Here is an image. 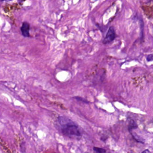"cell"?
I'll return each mask as SVG.
<instances>
[{"label":"cell","instance_id":"2","mask_svg":"<svg viewBox=\"0 0 153 153\" xmlns=\"http://www.w3.org/2000/svg\"><path fill=\"white\" fill-rule=\"evenodd\" d=\"M116 31L114 30V28L113 27H110L107 33V35L105 37V38L103 40L104 44H108L111 42L116 38Z\"/></svg>","mask_w":153,"mask_h":153},{"label":"cell","instance_id":"8","mask_svg":"<svg viewBox=\"0 0 153 153\" xmlns=\"http://www.w3.org/2000/svg\"><path fill=\"white\" fill-rule=\"evenodd\" d=\"M142 153H151V152H150L149 150H148V149H145V150H144L143 151H142Z\"/></svg>","mask_w":153,"mask_h":153},{"label":"cell","instance_id":"5","mask_svg":"<svg viewBox=\"0 0 153 153\" xmlns=\"http://www.w3.org/2000/svg\"><path fill=\"white\" fill-rule=\"evenodd\" d=\"M137 127V125L135 123V122L133 120H131L130 122V124H129V132H130L132 130H133V129Z\"/></svg>","mask_w":153,"mask_h":153},{"label":"cell","instance_id":"1","mask_svg":"<svg viewBox=\"0 0 153 153\" xmlns=\"http://www.w3.org/2000/svg\"><path fill=\"white\" fill-rule=\"evenodd\" d=\"M62 133L71 138H79L81 134L78 126L71 119L66 117H60L58 119Z\"/></svg>","mask_w":153,"mask_h":153},{"label":"cell","instance_id":"6","mask_svg":"<svg viewBox=\"0 0 153 153\" xmlns=\"http://www.w3.org/2000/svg\"><path fill=\"white\" fill-rule=\"evenodd\" d=\"M146 59H147V61L149 62V61H153V55H149L147 56L146 58Z\"/></svg>","mask_w":153,"mask_h":153},{"label":"cell","instance_id":"7","mask_svg":"<svg viewBox=\"0 0 153 153\" xmlns=\"http://www.w3.org/2000/svg\"><path fill=\"white\" fill-rule=\"evenodd\" d=\"M75 99H77L78 100H80V101H82V102H86V103H88V102L86 100H84V99L81 98V97H75Z\"/></svg>","mask_w":153,"mask_h":153},{"label":"cell","instance_id":"9","mask_svg":"<svg viewBox=\"0 0 153 153\" xmlns=\"http://www.w3.org/2000/svg\"><path fill=\"white\" fill-rule=\"evenodd\" d=\"M12 1V0H0V1Z\"/></svg>","mask_w":153,"mask_h":153},{"label":"cell","instance_id":"3","mask_svg":"<svg viewBox=\"0 0 153 153\" xmlns=\"http://www.w3.org/2000/svg\"><path fill=\"white\" fill-rule=\"evenodd\" d=\"M29 29H30V25L29 23L26 22H23L22 26L20 28L21 33L24 37H29Z\"/></svg>","mask_w":153,"mask_h":153},{"label":"cell","instance_id":"10","mask_svg":"<svg viewBox=\"0 0 153 153\" xmlns=\"http://www.w3.org/2000/svg\"><path fill=\"white\" fill-rule=\"evenodd\" d=\"M85 153H88V152H85Z\"/></svg>","mask_w":153,"mask_h":153},{"label":"cell","instance_id":"4","mask_svg":"<svg viewBox=\"0 0 153 153\" xmlns=\"http://www.w3.org/2000/svg\"><path fill=\"white\" fill-rule=\"evenodd\" d=\"M93 151L94 153H106V150L104 148H98V147H94Z\"/></svg>","mask_w":153,"mask_h":153}]
</instances>
